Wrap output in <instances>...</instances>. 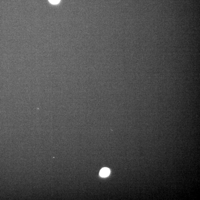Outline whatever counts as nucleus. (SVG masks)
Returning <instances> with one entry per match:
<instances>
[{"label":"nucleus","mask_w":200,"mask_h":200,"mask_svg":"<svg viewBox=\"0 0 200 200\" xmlns=\"http://www.w3.org/2000/svg\"><path fill=\"white\" fill-rule=\"evenodd\" d=\"M110 170L107 168L105 167L100 171V175L102 177H107L110 174Z\"/></svg>","instance_id":"1"},{"label":"nucleus","mask_w":200,"mask_h":200,"mask_svg":"<svg viewBox=\"0 0 200 200\" xmlns=\"http://www.w3.org/2000/svg\"><path fill=\"white\" fill-rule=\"evenodd\" d=\"M51 3L53 4H57L60 2V0H49Z\"/></svg>","instance_id":"2"}]
</instances>
